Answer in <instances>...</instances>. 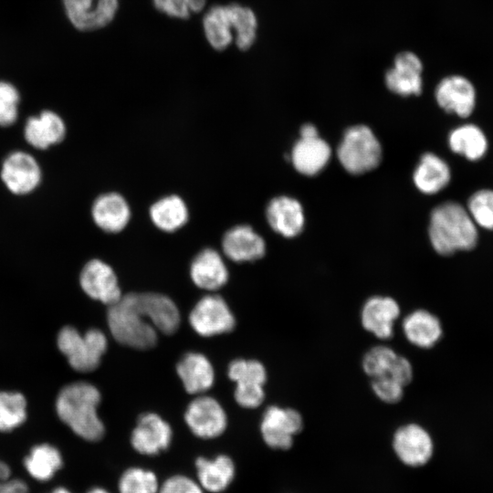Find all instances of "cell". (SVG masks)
Here are the masks:
<instances>
[{"mask_svg":"<svg viewBox=\"0 0 493 493\" xmlns=\"http://www.w3.org/2000/svg\"><path fill=\"white\" fill-rule=\"evenodd\" d=\"M108 325L113 338L122 345L146 350L157 343V330L174 333L180 313L168 297L153 292H131L109 306Z\"/></svg>","mask_w":493,"mask_h":493,"instance_id":"1","label":"cell"},{"mask_svg":"<svg viewBox=\"0 0 493 493\" xmlns=\"http://www.w3.org/2000/svg\"><path fill=\"white\" fill-rule=\"evenodd\" d=\"M428 236L435 251L442 256L471 250L478 240L477 226L467 208L453 201L432 210Z\"/></svg>","mask_w":493,"mask_h":493,"instance_id":"2","label":"cell"},{"mask_svg":"<svg viewBox=\"0 0 493 493\" xmlns=\"http://www.w3.org/2000/svg\"><path fill=\"white\" fill-rule=\"evenodd\" d=\"M100 402V393L94 385L76 382L61 389L56 409L60 420L77 435L96 442L105 433L104 425L97 414Z\"/></svg>","mask_w":493,"mask_h":493,"instance_id":"3","label":"cell"},{"mask_svg":"<svg viewBox=\"0 0 493 493\" xmlns=\"http://www.w3.org/2000/svg\"><path fill=\"white\" fill-rule=\"evenodd\" d=\"M342 167L351 174L376 168L382 160V146L373 131L365 125L347 129L337 149Z\"/></svg>","mask_w":493,"mask_h":493,"instance_id":"4","label":"cell"},{"mask_svg":"<svg viewBox=\"0 0 493 493\" xmlns=\"http://www.w3.org/2000/svg\"><path fill=\"white\" fill-rule=\"evenodd\" d=\"M107 339L102 331L90 329L80 334L75 328L66 326L58 336V346L76 371L88 372L95 370L107 350Z\"/></svg>","mask_w":493,"mask_h":493,"instance_id":"5","label":"cell"},{"mask_svg":"<svg viewBox=\"0 0 493 493\" xmlns=\"http://www.w3.org/2000/svg\"><path fill=\"white\" fill-rule=\"evenodd\" d=\"M0 177L6 189L16 195L34 192L42 181V170L37 160L29 152L16 150L4 159Z\"/></svg>","mask_w":493,"mask_h":493,"instance_id":"6","label":"cell"},{"mask_svg":"<svg viewBox=\"0 0 493 493\" xmlns=\"http://www.w3.org/2000/svg\"><path fill=\"white\" fill-rule=\"evenodd\" d=\"M228 377L236 382L235 399L245 408L259 406L265 398V366L257 360H234L228 366Z\"/></svg>","mask_w":493,"mask_h":493,"instance_id":"7","label":"cell"},{"mask_svg":"<svg viewBox=\"0 0 493 493\" xmlns=\"http://www.w3.org/2000/svg\"><path fill=\"white\" fill-rule=\"evenodd\" d=\"M303 427L299 411L278 405L268 406L263 414L260 432L264 442L271 448L286 450L293 444V437Z\"/></svg>","mask_w":493,"mask_h":493,"instance_id":"8","label":"cell"},{"mask_svg":"<svg viewBox=\"0 0 493 493\" xmlns=\"http://www.w3.org/2000/svg\"><path fill=\"white\" fill-rule=\"evenodd\" d=\"M189 323L199 335L209 337L232 330L236 320L222 297L207 295L192 309Z\"/></svg>","mask_w":493,"mask_h":493,"instance_id":"9","label":"cell"},{"mask_svg":"<svg viewBox=\"0 0 493 493\" xmlns=\"http://www.w3.org/2000/svg\"><path fill=\"white\" fill-rule=\"evenodd\" d=\"M184 420L191 432L202 439L221 435L227 426V417L220 404L210 396L194 399L184 414Z\"/></svg>","mask_w":493,"mask_h":493,"instance_id":"10","label":"cell"},{"mask_svg":"<svg viewBox=\"0 0 493 493\" xmlns=\"http://www.w3.org/2000/svg\"><path fill=\"white\" fill-rule=\"evenodd\" d=\"M173 430L160 415L146 413L138 418L131 435L133 449L144 456H156L171 445Z\"/></svg>","mask_w":493,"mask_h":493,"instance_id":"11","label":"cell"},{"mask_svg":"<svg viewBox=\"0 0 493 493\" xmlns=\"http://www.w3.org/2000/svg\"><path fill=\"white\" fill-rule=\"evenodd\" d=\"M71 24L82 31L101 28L116 16L119 0H63Z\"/></svg>","mask_w":493,"mask_h":493,"instance_id":"12","label":"cell"},{"mask_svg":"<svg viewBox=\"0 0 493 493\" xmlns=\"http://www.w3.org/2000/svg\"><path fill=\"white\" fill-rule=\"evenodd\" d=\"M79 282L91 299L111 306L122 297L113 269L100 259L89 261L81 270Z\"/></svg>","mask_w":493,"mask_h":493,"instance_id":"13","label":"cell"},{"mask_svg":"<svg viewBox=\"0 0 493 493\" xmlns=\"http://www.w3.org/2000/svg\"><path fill=\"white\" fill-rule=\"evenodd\" d=\"M437 104L446 112L461 118L469 117L476 107V89L465 77L452 75L443 79L435 88Z\"/></svg>","mask_w":493,"mask_h":493,"instance_id":"14","label":"cell"},{"mask_svg":"<svg viewBox=\"0 0 493 493\" xmlns=\"http://www.w3.org/2000/svg\"><path fill=\"white\" fill-rule=\"evenodd\" d=\"M393 446L405 465L419 467L432 456L433 441L428 432L417 424H407L396 430Z\"/></svg>","mask_w":493,"mask_h":493,"instance_id":"15","label":"cell"},{"mask_svg":"<svg viewBox=\"0 0 493 493\" xmlns=\"http://www.w3.org/2000/svg\"><path fill=\"white\" fill-rule=\"evenodd\" d=\"M400 313V306L393 298L376 295L362 305L361 322L364 330L378 339L388 340L393 334V326Z\"/></svg>","mask_w":493,"mask_h":493,"instance_id":"16","label":"cell"},{"mask_svg":"<svg viewBox=\"0 0 493 493\" xmlns=\"http://www.w3.org/2000/svg\"><path fill=\"white\" fill-rule=\"evenodd\" d=\"M422 71L423 64L414 53L401 52L394 58L393 68L385 73V84L400 96L419 95L423 88Z\"/></svg>","mask_w":493,"mask_h":493,"instance_id":"17","label":"cell"},{"mask_svg":"<svg viewBox=\"0 0 493 493\" xmlns=\"http://www.w3.org/2000/svg\"><path fill=\"white\" fill-rule=\"evenodd\" d=\"M64 120L55 111L45 110L30 116L24 125V138L34 149L44 151L60 143L66 137Z\"/></svg>","mask_w":493,"mask_h":493,"instance_id":"18","label":"cell"},{"mask_svg":"<svg viewBox=\"0 0 493 493\" xmlns=\"http://www.w3.org/2000/svg\"><path fill=\"white\" fill-rule=\"evenodd\" d=\"M222 248L224 254L233 261H255L264 257L266 244L250 226L239 225L225 233Z\"/></svg>","mask_w":493,"mask_h":493,"instance_id":"19","label":"cell"},{"mask_svg":"<svg viewBox=\"0 0 493 493\" xmlns=\"http://www.w3.org/2000/svg\"><path fill=\"white\" fill-rule=\"evenodd\" d=\"M266 217L270 227L285 237L300 234L305 224L301 204L286 195L277 196L268 203Z\"/></svg>","mask_w":493,"mask_h":493,"instance_id":"20","label":"cell"},{"mask_svg":"<svg viewBox=\"0 0 493 493\" xmlns=\"http://www.w3.org/2000/svg\"><path fill=\"white\" fill-rule=\"evenodd\" d=\"M196 480L205 491L221 493L226 490L236 477V466L227 455L215 457L199 456L194 462Z\"/></svg>","mask_w":493,"mask_h":493,"instance_id":"21","label":"cell"},{"mask_svg":"<svg viewBox=\"0 0 493 493\" xmlns=\"http://www.w3.org/2000/svg\"><path fill=\"white\" fill-rule=\"evenodd\" d=\"M95 225L106 233L122 231L131 219V208L125 198L118 193H106L98 196L91 206Z\"/></svg>","mask_w":493,"mask_h":493,"instance_id":"22","label":"cell"},{"mask_svg":"<svg viewBox=\"0 0 493 493\" xmlns=\"http://www.w3.org/2000/svg\"><path fill=\"white\" fill-rule=\"evenodd\" d=\"M331 149L319 135L300 137L294 144L290 158L294 168L301 174L312 176L319 173L329 163Z\"/></svg>","mask_w":493,"mask_h":493,"instance_id":"23","label":"cell"},{"mask_svg":"<svg viewBox=\"0 0 493 493\" xmlns=\"http://www.w3.org/2000/svg\"><path fill=\"white\" fill-rule=\"evenodd\" d=\"M190 274L194 283L206 290L218 289L228 278V271L222 257L213 248H205L194 257Z\"/></svg>","mask_w":493,"mask_h":493,"instance_id":"24","label":"cell"},{"mask_svg":"<svg viewBox=\"0 0 493 493\" xmlns=\"http://www.w3.org/2000/svg\"><path fill=\"white\" fill-rule=\"evenodd\" d=\"M403 331L413 345L429 349L438 342L442 336L440 320L425 309H415L408 313L403 320Z\"/></svg>","mask_w":493,"mask_h":493,"instance_id":"25","label":"cell"},{"mask_svg":"<svg viewBox=\"0 0 493 493\" xmlns=\"http://www.w3.org/2000/svg\"><path fill=\"white\" fill-rule=\"evenodd\" d=\"M413 180L420 192L434 194L449 184L451 170L441 157L433 152H425L414 169Z\"/></svg>","mask_w":493,"mask_h":493,"instance_id":"26","label":"cell"},{"mask_svg":"<svg viewBox=\"0 0 493 493\" xmlns=\"http://www.w3.org/2000/svg\"><path fill=\"white\" fill-rule=\"evenodd\" d=\"M176 370L189 393H202L214 383L213 366L201 353H186L178 362Z\"/></svg>","mask_w":493,"mask_h":493,"instance_id":"27","label":"cell"},{"mask_svg":"<svg viewBox=\"0 0 493 493\" xmlns=\"http://www.w3.org/2000/svg\"><path fill=\"white\" fill-rule=\"evenodd\" d=\"M206 40L215 50L226 49L235 40V29L229 5L211 6L203 17Z\"/></svg>","mask_w":493,"mask_h":493,"instance_id":"28","label":"cell"},{"mask_svg":"<svg viewBox=\"0 0 493 493\" xmlns=\"http://www.w3.org/2000/svg\"><path fill=\"white\" fill-rule=\"evenodd\" d=\"M447 142L453 152L472 162L482 159L488 148L484 131L472 123H466L453 129L448 134Z\"/></svg>","mask_w":493,"mask_h":493,"instance_id":"29","label":"cell"},{"mask_svg":"<svg viewBox=\"0 0 493 493\" xmlns=\"http://www.w3.org/2000/svg\"><path fill=\"white\" fill-rule=\"evenodd\" d=\"M149 215L153 225L167 233L183 227L189 218L186 204L175 194L164 196L153 203Z\"/></svg>","mask_w":493,"mask_h":493,"instance_id":"30","label":"cell"},{"mask_svg":"<svg viewBox=\"0 0 493 493\" xmlns=\"http://www.w3.org/2000/svg\"><path fill=\"white\" fill-rule=\"evenodd\" d=\"M24 466L33 478L46 482L62 467L63 458L58 448L41 444L31 448L24 459Z\"/></svg>","mask_w":493,"mask_h":493,"instance_id":"31","label":"cell"},{"mask_svg":"<svg viewBox=\"0 0 493 493\" xmlns=\"http://www.w3.org/2000/svg\"><path fill=\"white\" fill-rule=\"evenodd\" d=\"M160 482L157 475L142 467L126 468L119 477V493H159Z\"/></svg>","mask_w":493,"mask_h":493,"instance_id":"32","label":"cell"},{"mask_svg":"<svg viewBox=\"0 0 493 493\" xmlns=\"http://www.w3.org/2000/svg\"><path fill=\"white\" fill-rule=\"evenodd\" d=\"M232 14L235 44L241 50L248 49L255 42L257 28V20L255 13L246 6L239 4H229Z\"/></svg>","mask_w":493,"mask_h":493,"instance_id":"33","label":"cell"},{"mask_svg":"<svg viewBox=\"0 0 493 493\" xmlns=\"http://www.w3.org/2000/svg\"><path fill=\"white\" fill-rule=\"evenodd\" d=\"M26 401L16 392H0V431L10 432L26 418Z\"/></svg>","mask_w":493,"mask_h":493,"instance_id":"34","label":"cell"},{"mask_svg":"<svg viewBox=\"0 0 493 493\" xmlns=\"http://www.w3.org/2000/svg\"><path fill=\"white\" fill-rule=\"evenodd\" d=\"M466 208L477 226L493 230L492 189H480L473 193L467 200Z\"/></svg>","mask_w":493,"mask_h":493,"instance_id":"35","label":"cell"},{"mask_svg":"<svg viewBox=\"0 0 493 493\" xmlns=\"http://www.w3.org/2000/svg\"><path fill=\"white\" fill-rule=\"evenodd\" d=\"M397 355L394 350L388 346H374L362 357L363 372L372 379L387 375Z\"/></svg>","mask_w":493,"mask_h":493,"instance_id":"36","label":"cell"},{"mask_svg":"<svg viewBox=\"0 0 493 493\" xmlns=\"http://www.w3.org/2000/svg\"><path fill=\"white\" fill-rule=\"evenodd\" d=\"M20 95L7 81H0V127L13 125L18 119Z\"/></svg>","mask_w":493,"mask_h":493,"instance_id":"37","label":"cell"},{"mask_svg":"<svg viewBox=\"0 0 493 493\" xmlns=\"http://www.w3.org/2000/svg\"><path fill=\"white\" fill-rule=\"evenodd\" d=\"M206 0H152L160 12L174 18L185 19L192 13L202 11Z\"/></svg>","mask_w":493,"mask_h":493,"instance_id":"38","label":"cell"},{"mask_svg":"<svg viewBox=\"0 0 493 493\" xmlns=\"http://www.w3.org/2000/svg\"><path fill=\"white\" fill-rule=\"evenodd\" d=\"M404 386L388 375L372 379L373 393L386 404L400 402L404 396Z\"/></svg>","mask_w":493,"mask_h":493,"instance_id":"39","label":"cell"},{"mask_svg":"<svg viewBox=\"0 0 493 493\" xmlns=\"http://www.w3.org/2000/svg\"><path fill=\"white\" fill-rule=\"evenodd\" d=\"M159 493H205L196 479L184 474H174L164 479Z\"/></svg>","mask_w":493,"mask_h":493,"instance_id":"40","label":"cell"},{"mask_svg":"<svg viewBox=\"0 0 493 493\" xmlns=\"http://www.w3.org/2000/svg\"><path fill=\"white\" fill-rule=\"evenodd\" d=\"M413 374L414 371L410 361L407 358L398 354L393 361L387 375L403 386H406L412 381Z\"/></svg>","mask_w":493,"mask_h":493,"instance_id":"41","label":"cell"},{"mask_svg":"<svg viewBox=\"0 0 493 493\" xmlns=\"http://www.w3.org/2000/svg\"><path fill=\"white\" fill-rule=\"evenodd\" d=\"M12 487L11 469L0 460V493H10Z\"/></svg>","mask_w":493,"mask_h":493,"instance_id":"42","label":"cell"},{"mask_svg":"<svg viewBox=\"0 0 493 493\" xmlns=\"http://www.w3.org/2000/svg\"><path fill=\"white\" fill-rule=\"evenodd\" d=\"M299 132L300 137L303 138L315 137L319 135L317 128L310 123L302 125Z\"/></svg>","mask_w":493,"mask_h":493,"instance_id":"43","label":"cell"},{"mask_svg":"<svg viewBox=\"0 0 493 493\" xmlns=\"http://www.w3.org/2000/svg\"><path fill=\"white\" fill-rule=\"evenodd\" d=\"M86 493H110L109 490H107L104 488L101 487H94L90 489H89Z\"/></svg>","mask_w":493,"mask_h":493,"instance_id":"44","label":"cell"},{"mask_svg":"<svg viewBox=\"0 0 493 493\" xmlns=\"http://www.w3.org/2000/svg\"><path fill=\"white\" fill-rule=\"evenodd\" d=\"M51 493H71V492L66 488L58 487L55 488Z\"/></svg>","mask_w":493,"mask_h":493,"instance_id":"45","label":"cell"}]
</instances>
